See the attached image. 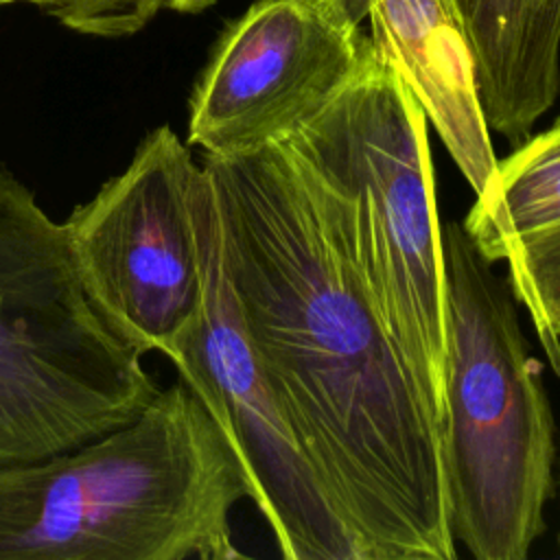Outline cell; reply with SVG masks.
<instances>
[{"mask_svg": "<svg viewBox=\"0 0 560 560\" xmlns=\"http://www.w3.org/2000/svg\"><path fill=\"white\" fill-rule=\"evenodd\" d=\"M201 166L247 335L361 560H455L440 429L363 282L348 197L289 140Z\"/></svg>", "mask_w": 560, "mask_h": 560, "instance_id": "1", "label": "cell"}, {"mask_svg": "<svg viewBox=\"0 0 560 560\" xmlns=\"http://www.w3.org/2000/svg\"><path fill=\"white\" fill-rule=\"evenodd\" d=\"M249 481L184 383L63 453L0 468V560H234Z\"/></svg>", "mask_w": 560, "mask_h": 560, "instance_id": "2", "label": "cell"}, {"mask_svg": "<svg viewBox=\"0 0 560 560\" xmlns=\"http://www.w3.org/2000/svg\"><path fill=\"white\" fill-rule=\"evenodd\" d=\"M442 462L451 534L477 560H525L553 492V416L516 298L464 225L442 223Z\"/></svg>", "mask_w": 560, "mask_h": 560, "instance_id": "3", "label": "cell"}, {"mask_svg": "<svg viewBox=\"0 0 560 560\" xmlns=\"http://www.w3.org/2000/svg\"><path fill=\"white\" fill-rule=\"evenodd\" d=\"M287 140L348 197L363 282L440 429L446 276L424 109L365 35L354 74Z\"/></svg>", "mask_w": 560, "mask_h": 560, "instance_id": "4", "label": "cell"}, {"mask_svg": "<svg viewBox=\"0 0 560 560\" xmlns=\"http://www.w3.org/2000/svg\"><path fill=\"white\" fill-rule=\"evenodd\" d=\"M158 392L88 300L63 221L0 162V468L85 444Z\"/></svg>", "mask_w": 560, "mask_h": 560, "instance_id": "5", "label": "cell"}, {"mask_svg": "<svg viewBox=\"0 0 560 560\" xmlns=\"http://www.w3.org/2000/svg\"><path fill=\"white\" fill-rule=\"evenodd\" d=\"M201 162L168 125L63 221L88 300L136 352L173 361L203 300L195 188Z\"/></svg>", "mask_w": 560, "mask_h": 560, "instance_id": "6", "label": "cell"}, {"mask_svg": "<svg viewBox=\"0 0 560 560\" xmlns=\"http://www.w3.org/2000/svg\"><path fill=\"white\" fill-rule=\"evenodd\" d=\"M203 300L179 354L171 361L230 438L287 560H361L319 475L295 440L247 335L221 249L210 177L195 188Z\"/></svg>", "mask_w": 560, "mask_h": 560, "instance_id": "7", "label": "cell"}, {"mask_svg": "<svg viewBox=\"0 0 560 560\" xmlns=\"http://www.w3.org/2000/svg\"><path fill=\"white\" fill-rule=\"evenodd\" d=\"M346 0H256L214 42L188 101V138L232 158L278 144L354 74L365 35Z\"/></svg>", "mask_w": 560, "mask_h": 560, "instance_id": "8", "label": "cell"}, {"mask_svg": "<svg viewBox=\"0 0 560 560\" xmlns=\"http://www.w3.org/2000/svg\"><path fill=\"white\" fill-rule=\"evenodd\" d=\"M370 42L400 74L448 149L459 173L481 192L497 168L475 57L459 0H346Z\"/></svg>", "mask_w": 560, "mask_h": 560, "instance_id": "9", "label": "cell"}, {"mask_svg": "<svg viewBox=\"0 0 560 560\" xmlns=\"http://www.w3.org/2000/svg\"><path fill=\"white\" fill-rule=\"evenodd\" d=\"M486 125L521 144L560 92V0H459Z\"/></svg>", "mask_w": 560, "mask_h": 560, "instance_id": "10", "label": "cell"}, {"mask_svg": "<svg viewBox=\"0 0 560 560\" xmlns=\"http://www.w3.org/2000/svg\"><path fill=\"white\" fill-rule=\"evenodd\" d=\"M462 225L490 262L514 241L560 228V116L497 162Z\"/></svg>", "mask_w": 560, "mask_h": 560, "instance_id": "11", "label": "cell"}, {"mask_svg": "<svg viewBox=\"0 0 560 560\" xmlns=\"http://www.w3.org/2000/svg\"><path fill=\"white\" fill-rule=\"evenodd\" d=\"M508 284L536 328L538 341L560 374V228L514 241L503 252Z\"/></svg>", "mask_w": 560, "mask_h": 560, "instance_id": "12", "label": "cell"}, {"mask_svg": "<svg viewBox=\"0 0 560 560\" xmlns=\"http://www.w3.org/2000/svg\"><path fill=\"white\" fill-rule=\"evenodd\" d=\"M63 26L94 37H125L144 28L166 0H26Z\"/></svg>", "mask_w": 560, "mask_h": 560, "instance_id": "13", "label": "cell"}, {"mask_svg": "<svg viewBox=\"0 0 560 560\" xmlns=\"http://www.w3.org/2000/svg\"><path fill=\"white\" fill-rule=\"evenodd\" d=\"M212 2H217V0H166V9L182 11V13H195V11L210 7Z\"/></svg>", "mask_w": 560, "mask_h": 560, "instance_id": "14", "label": "cell"}, {"mask_svg": "<svg viewBox=\"0 0 560 560\" xmlns=\"http://www.w3.org/2000/svg\"><path fill=\"white\" fill-rule=\"evenodd\" d=\"M11 2H18V0H0V7H4V4H11Z\"/></svg>", "mask_w": 560, "mask_h": 560, "instance_id": "15", "label": "cell"}]
</instances>
